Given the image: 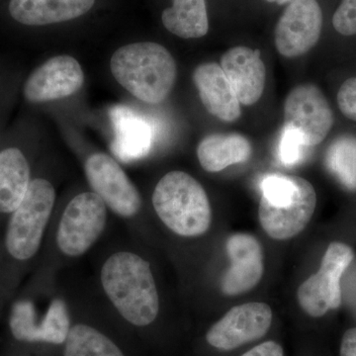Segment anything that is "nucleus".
<instances>
[{"instance_id": "10", "label": "nucleus", "mask_w": 356, "mask_h": 356, "mask_svg": "<svg viewBox=\"0 0 356 356\" xmlns=\"http://www.w3.org/2000/svg\"><path fill=\"white\" fill-rule=\"evenodd\" d=\"M323 23L317 0H292L276 25V49L285 58L303 56L317 44Z\"/></svg>"}, {"instance_id": "15", "label": "nucleus", "mask_w": 356, "mask_h": 356, "mask_svg": "<svg viewBox=\"0 0 356 356\" xmlns=\"http://www.w3.org/2000/svg\"><path fill=\"white\" fill-rule=\"evenodd\" d=\"M192 79L201 102L212 116L224 122H234L240 118L241 103L221 65L216 63L198 65Z\"/></svg>"}, {"instance_id": "30", "label": "nucleus", "mask_w": 356, "mask_h": 356, "mask_svg": "<svg viewBox=\"0 0 356 356\" xmlns=\"http://www.w3.org/2000/svg\"><path fill=\"white\" fill-rule=\"evenodd\" d=\"M268 2H273V3H277L280 6H282V4L288 3V2H291L292 0H266Z\"/></svg>"}, {"instance_id": "21", "label": "nucleus", "mask_w": 356, "mask_h": 356, "mask_svg": "<svg viewBox=\"0 0 356 356\" xmlns=\"http://www.w3.org/2000/svg\"><path fill=\"white\" fill-rule=\"evenodd\" d=\"M65 343V356H125L108 337L88 325L72 327Z\"/></svg>"}, {"instance_id": "22", "label": "nucleus", "mask_w": 356, "mask_h": 356, "mask_svg": "<svg viewBox=\"0 0 356 356\" xmlns=\"http://www.w3.org/2000/svg\"><path fill=\"white\" fill-rule=\"evenodd\" d=\"M325 165L350 191L356 189V138L341 136L332 143L325 154Z\"/></svg>"}, {"instance_id": "18", "label": "nucleus", "mask_w": 356, "mask_h": 356, "mask_svg": "<svg viewBox=\"0 0 356 356\" xmlns=\"http://www.w3.org/2000/svg\"><path fill=\"white\" fill-rule=\"evenodd\" d=\"M252 145L238 134H213L201 140L197 147L199 163L208 172H218L229 165L245 163L252 156Z\"/></svg>"}, {"instance_id": "11", "label": "nucleus", "mask_w": 356, "mask_h": 356, "mask_svg": "<svg viewBox=\"0 0 356 356\" xmlns=\"http://www.w3.org/2000/svg\"><path fill=\"white\" fill-rule=\"evenodd\" d=\"M273 322V311L266 303L252 302L236 306L210 327L208 343L221 350H233L266 336Z\"/></svg>"}, {"instance_id": "23", "label": "nucleus", "mask_w": 356, "mask_h": 356, "mask_svg": "<svg viewBox=\"0 0 356 356\" xmlns=\"http://www.w3.org/2000/svg\"><path fill=\"white\" fill-rule=\"evenodd\" d=\"M69 309L64 300L51 301L46 316L40 323V343H65L70 332Z\"/></svg>"}, {"instance_id": "19", "label": "nucleus", "mask_w": 356, "mask_h": 356, "mask_svg": "<svg viewBox=\"0 0 356 356\" xmlns=\"http://www.w3.org/2000/svg\"><path fill=\"white\" fill-rule=\"evenodd\" d=\"M30 168L20 149L9 147L0 153V213H13L27 193Z\"/></svg>"}, {"instance_id": "16", "label": "nucleus", "mask_w": 356, "mask_h": 356, "mask_svg": "<svg viewBox=\"0 0 356 356\" xmlns=\"http://www.w3.org/2000/svg\"><path fill=\"white\" fill-rule=\"evenodd\" d=\"M115 138L112 151L121 161H131L149 153L153 143V128L147 119L127 106L117 105L110 111Z\"/></svg>"}, {"instance_id": "7", "label": "nucleus", "mask_w": 356, "mask_h": 356, "mask_svg": "<svg viewBox=\"0 0 356 356\" xmlns=\"http://www.w3.org/2000/svg\"><path fill=\"white\" fill-rule=\"evenodd\" d=\"M353 259V250L343 243H332L317 273L300 285V306L311 317H323L341 304V276Z\"/></svg>"}, {"instance_id": "24", "label": "nucleus", "mask_w": 356, "mask_h": 356, "mask_svg": "<svg viewBox=\"0 0 356 356\" xmlns=\"http://www.w3.org/2000/svg\"><path fill=\"white\" fill-rule=\"evenodd\" d=\"M9 324L13 337L18 341L40 343V324L37 323L36 309L32 302H16Z\"/></svg>"}, {"instance_id": "1", "label": "nucleus", "mask_w": 356, "mask_h": 356, "mask_svg": "<svg viewBox=\"0 0 356 356\" xmlns=\"http://www.w3.org/2000/svg\"><path fill=\"white\" fill-rule=\"evenodd\" d=\"M100 280L105 294L122 317L136 327H146L159 315V299L151 266L131 252L110 255Z\"/></svg>"}, {"instance_id": "17", "label": "nucleus", "mask_w": 356, "mask_h": 356, "mask_svg": "<svg viewBox=\"0 0 356 356\" xmlns=\"http://www.w3.org/2000/svg\"><path fill=\"white\" fill-rule=\"evenodd\" d=\"M95 0H10L11 16L27 26L65 22L88 13Z\"/></svg>"}, {"instance_id": "20", "label": "nucleus", "mask_w": 356, "mask_h": 356, "mask_svg": "<svg viewBox=\"0 0 356 356\" xmlns=\"http://www.w3.org/2000/svg\"><path fill=\"white\" fill-rule=\"evenodd\" d=\"M161 20L168 31L182 39L201 38L209 30L205 0H173Z\"/></svg>"}, {"instance_id": "25", "label": "nucleus", "mask_w": 356, "mask_h": 356, "mask_svg": "<svg viewBox=\"0 0 356 356\" xmlns=\"http://www.w3.org/2000/svg\"><path fill=\"white\" fill-rule=\"evenodd\" d=\"M306 147L301 136L295 129L283 127L278 145V158L283 165L290 166L298 163L303 158Z\"/></svg>"}, {"instance_id": "6", "label": "nucleus", "mask_w": 356, "mask_h": 356, "mask_svg": "<svg viewBox=\"0 0 356 356\" xmlns=\"http://www.w3.org/2000/svg\"><path fill=\"white\" fill-rule=\"evenodd\" d=\"M107 206L95 192H83L65 207L58 224L57 243L60 252L79 257L88 252L104 232Z\"/></svg>"}, {"instance_id": "12", "label": "nucleus", "mask_w": 356, "mask_h": 356, "mask_svg": "<svg viewBox=\"0 0 356 356\" xmlns=\"http://www.w3.org/2000/svg\"><path fill=\"white\" fill-rule=\"evenodd\" d=\"M84 83L81 64L70 56L49 58L32 72L24 84V96L31 103L63 99L77 92Z\"/></svg>"}, {"instance_id": "3", "label": "nucleus", "mask_w": 356, "mask_h": 356, "mask_svg": "<svg viewBox=\"0 0 356 356\" xmlns=\"http://www.w3.org/2000/svg\"><path fill=\"white\" fill-rule=\"evenodd\" d=\"M259 216L274 240L298 235L311 221L317 205L313 185L296 175H269L262 179Z\"/></svg>"}, {"instance_id": "28", "label": "nucleus", "mask_w": 356, "mask_h": 356, "mask_svg": "<svg viewBox=\"0 0 356 356\" xmlns=\"http://www.w3.org/2000/svg\"><path fill=\"white\" fill-rule=\"evenodd\" d=\"M242 356H284V353L280 344L270 341L259 344Z\"/></svg>"}, {"instance_id": "26", "label": "nucleus", "mask_w": 356, "mask_h": 356, "mask_svg": "<svg viewBox=\"0 0 356 356\" xmlns=\"http://www.w3.org/2000/svg\"><path fill=\"white\" fill-rule=\"evenodd\" d=\"M332 26L339 34L356 35V0H341L332 15Z\"/></svg>"}, {"instance_id": "4", "label": "nucleus", "mask_w": 356, "mask_h": 356, "mask_svg": "<svg viewBox=\"0 0 356 356\" xmlns=\"http://www.w3.org/2000/svg\"><path fill=\"white\" fill-rule=\"evenodd\" d=\"M153 206L161 222L178 236H198L210 228L212 211L207 193L188 173H166L154 188Z\"/></svg>"}, {"instance_id": "29", "label": "nucleus", "mask_w": 356, "mask_h": 356, "mask_svg": "<svg viewBox=\"0 0 356 356\" xmlns=\"http://www.w3.org/2000/svg\"><path fill=\"white\" fill-rule=\"evenodd\" d=\"M341 356H356V327L343 334L341 344Z\"/></svg>"}, {"instance_id": "8", "label": "nucleus", "mask_w": 356, "mask_h": 356, "mask_svg": "<svg viewBox=\"0 0 356 356\" xmlns=\"http://www.w3.org/2000/svg\"><path fill=\"white\" fill-rule=\"evenodd\" d=\"M84 170L93 192L115 214L129 219L139 213L142 207L139 191L113 158L104 153L91 154Z\"/></svg>"}, {"instance_id": "9", "label": "nucleus", "mask_w": 356, "mask_h": 356, "mask_svg": "<svg viewBox=\"0 0 356 356\" xmlns=\"http://www.w3.org/2000/svg\"><path fill=\"white\" fill-rule=\"evenodd\" d=\"M334 125V114L327 98L314 84L296 86L284 103V126L295 129L306 147L325 139Z\"/></svg>"}, {"instance_id": "13", "label": "nucleus", "mask_w": 356, "mask_h": 356, "mask_svg": "<svg viewBox=\"0 0 356 356\" xmlns=\"http://www.w3.org/2000/svg\"><path fill=\"white\" fill-rule=\"evenodd\" d=\"M226 248L231 266L222 276V293L236 296L250 291L259 284L264 274L261 243L250 234L238 233L229 236Z\"/></svg>"}, {"instance_id": "2", "label": "nucleus", "mask_w": 356, "mask_h": 356, "mask_svg": "<svg viewBox=\"0 0 356 356\" xmlns=\"http://www.w3.org/2000/svg\"><path fill=\"white\" fill-rule=\"evenodd\" d=\"M117 83L140 102L159 104L172 92L177 64L161 44L140 42L121 47L110 60Z\"/></svg>"}, {"instance_id": "5", "label": "nucleus", "mask_w": 356, "mask_h": 356, "mask_svg": "<svg viewBox=\"0 0 356 356\" xmlns=\"http://www.w3.org/2000/svg\"><path fill=\"white\" fill-rule=\"evenodd\" d=\"M55 201L56 191L50 181L44 178L31 180L7 228L6 248L14 259L27 261L37 254Z\"/></svg>"}, {"instance_id": "27", "label": "nucleus", "mask_w": 356, "mask_h": 356, "mask_svg": "<svg viewBox=\"0 0 356 356\" xmlns=\"http://www.w3.org/2000/svg\"><path fill=\"white\" fill-rule=\"evenodd\" d=\"M337 104L341 113L356 122V77L346 79L337 93Z\"/></svg>"}, {"instance_id": "14", "label": "nucleus", "mask_w": 356, "mask_h": 356, "mask_svg": "<svg viewBox=\"0 0 356 356\" xmlns=\"http://www.w3.org/2000/svg\"><path fill=\"white\" fill-rule=\"evenodd\" d=\"M221 67L241 104L250 106L261 99L266 81L261 51L234 47L222 55Z\"/></svg>"}]
</instances>
